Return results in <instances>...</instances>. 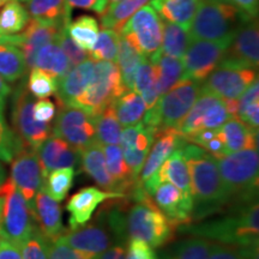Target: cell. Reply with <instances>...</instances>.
Here are the masks:
<instances>
[{"label":"cell","mask_w":259,"mask_h":259,"mask_svg":"<svg viewBox=\"0 0 259 259\" xmlns=\"http://www.w3.org/2000/svg\"><path fill=\"white\" fill-rule=\"evenodd\" d=\"M97 259H125V248L121 245L111 246Z\"/></svg>","instance_id":"cell-56"},{"label":"cell","mask_w":259,"mask_h":259,"mask_svg":"<svg viewBox=\"0 0 259 259\" xmlns=\"http://www.w3.org/2000/svg\"><path fill=\"white\" fill-rule=\"evenodd\" d=\"M121 74L114 61H95V72L88 88L72 105L97 116L125 92Z\"/></svg>","instance_id":"cell-8"},{"label":"cell","mask_w":259,"mask_h":259,"mask_svg":"<svg viewBox=\"0 0 259 259\" xmlns=\"http://www.w3.org/2000/svg\"><path fill=\"white\" fill-rule=\"evenodd\" d=\"M31 210L11 178L0 185V236L21 246L35 228Z\"/></svg>","instance_id":"cell-7"},{"label":"cell","mask_w":259,"mask_h":259,"mask_svg":"<svg viewBox=\"0 0 259 259\" xmlns=\"http://www.w3.org/2000/svg\"><path fill=\"white\" fill-rule=\"evenodd\" d=\"M149 2L151 0H120V2L112 3L101 15L102 27L114 29L120 32L132 15Z\"/></svg>","instance_id":"cell-36"},{"label":"cell","mask_w":259,"mask_h":259,"mask_svg":"<svg viewBox=\"0 0 259 259\" xmlns=\"http://www.w3.org/2000/svg\"><path fill=\"white\" fill-rule=\"evenodd\" d=\"M143 53L136 45L127 37L120 35L119 40L118 54H116V65L121 74V80L126 90L134 89L135 76L139 65L145 59Z\"/></svg>","instance_id":"cell-30"},{"label":"cell","mask_w":259,"mask_h":259,"mask_svg":"<svg viewBox=\"0 0 259 259\" xmlns=\"http://www.w3.org/2000/svg\"><path fill=\"white\" fill-rule=\"evenodd\" d=\"M227 2L251 17H257L259 0H227Z\"/></svg>","instance_id":"cell-55"},{"label":"cell","mask_w":259,"mask_h":259,"mask_svg":"<svg viewBox=\"0 0 259 259\" xmlns=\"http://www.w3.org/2000/svg\"><path fill=\"white\" fill-rule=\"evenodd\" d=\"M10 93H11V88L5 82V79L0 76V100H5Z\"/></svg>","instance_id":"cell-58"},{"label":"cell","mask_w":259,"mask_h":259,"mask_svg":"<svg viewBox=\"0 0 259 259\" xmlns=\"http://www.w3.org/2000/svg\"><path fill=\"white\" fill-rule=\"evenodd\" d=\"M223 59L258 69L259 29L257 18H248L236 28Z\"/></svg>","instance_id":"cell-17"},{"label":"cell","mask_w":259,"mask_h":259,"mask_svg":"<svg viewBox=\"0 0 259 259\" xmlns=\"http://www.w3.org/2000/svg\"><path fill=\"white\" fill-rule=\"evenodd\" d=\"M32 218L37 223L38 229L48 240L56 239L64 232L59 202L52 198L46 192L44 185L35 196L34 206H32Z\"/></svg>","instance_id":"cell-24"},{"label":"cell","mask_w":259,"mask_h":259,"mask_svg":"<svg viewBox=\"0 0 259 259\" xmlns=\"http://www.w3.org/2000/svg\"><path fill=\"white\" fill-rule=\"evenodd\" d=\"M155 136L156 135L151 130L145 127L142 121L125 126V128L121 130L119 143L124 160L135 179L138 180L139 171L143 167L149 150L154 143Z\"/></svg>","instance_id":"cell-16"},{"label":"cell","mask_w":259,"mask_h":259,"mask_svg":"<svg viewBox=\"0 0 259 259\" xmlns=\"http://www.w3.org/2000/svg\"><path fill=\"white\" fill-rule=\"evenodd\" d=\"M70 37L84 51H92L99 36V22L92 16L84 15L66 25Z\"/></svg>","instance_id":"cell-39"},{"label":"cell","mask_w":259,"mask_h":259,"mask_svg":"<svg viewBox=\"0 0 259 259\" xmlns=\"http://www.w3.org/2000/svg\"><path fill=\"white\" fill-rule=\"evenodd\" d=\"M80 163L83 171L95 181L97 186L109 192H118L115 183L107 170L103 147L97 139L80 150Z\"/></svg>","instance_id":"cell-26"},{"label":"cell","mask_w":259,"mask_h":259,"mask_svg":"<svg viewBox=\"0 0 259 259\" xmlns=\"http://www.w3.org/2000/svg\"><path fill=\"white\" fill-rule=\"evenodd\" d=\"M69 8L72 9H84L94 11L95 14L101 16L106 9L108 8V0H65Z\"/></svg>","instance_id":"cell-53"},{"label":"cell","mask_w":259,"mask_h":259,"mask_svg":"<svg viewBox=\"0 0 259 259\" xmlns=\"http://www.w3.org/2000/svg\"><path fill=\"white\" fill-rule=\"evenodd\" d=\"M120 32L114 29L103 28L90 51V58L95 61H114L119 48Z\"/></svg>","instance_id":"cell-44"},{"label":"cell","mask_w":259,"mask_h":259,"mask_svg":"<svg viewBox=\"0 0 259 259\" xmlns=\"http://www.w3.org/2000/svg\"><path fill=\"white\" fill-rule=\"evenodd\" d=\"M212 242L204 238H190L173 245L161 259H208Z\"/></svg>","instance_id":"cell-38"},{"label":"cell","mask_w":259,"mask_h":259,"mask_svg":"<svg viewBox=\"0 0 259 259\" xmlns=\"http://www.w3.org/2000/svg\"><path fill=\"white\" fill-rule=\"evenodd\" d=\"M130 194L135 204L130 208L125 222L128 238L147 242L151 247H161L169 242L174 238L176 226L157 208L151 196L139 183Z\"/></svg>","instance_id":"cell-3"},{"label":"cell","mask_w":259,"mask_h":259,"mask_svg":"<svg viewBox=\"0 0 259 259\" xmlns=\"http://www.w3.org/2000/svg\"><path fill=\"white\" fill-rule=\"evenodd\" d=\"M0 259H22L21 246L0 236Z\"/></svg>","instance_id":"cell-54"},{"label":"cell","mask_w":259,"mask_h":259,"mask_svg":"<svg viewBox=\"0 0 259 259\" xmlns=\"http://www.w3.org/2000/svg\"><path fill=\"white\" fill-rule=\"evenodd\" d=\"M200 89L202 83L181 79L158 99L153 108L145 111L142 122L155 135L164 128H178L199 96Z\"/></svg>","instance_id":"cell-6"},{"label":"cell","mask_w":259,"mask_h":259,"mask_svg":"<svg viewBox=\"0 0 259 259\" xmlns=\"http://www.w3.org/2000/svg\"><path fill=\"white\" fill-rule=\"evenodd\" d=\"M23 52L12 44H0V76L10 83L17 82L27 72Z\"/></svg>","instance_id":"cell-35"},{"label":"cell","mask_w":259,"mask_h":259,"mask_svg":"<svg viewBox=\"0 0 259 259\" xmlns=\"http://www.w3.org/2000/svg\"><path fill=\"white\" fill-rule=\"evenodd\" d=\"M161 183H169L178 187L185 196L192 197L191 194V180L187 162L183 153V147L178 148L169 155V157L162 163L157 173L150 180L142 184L145 192L149 196L154 193Z\"/></svg>","instance_id":"cell-20"},{"label":"cell","mask_w":259,"mask_h":259,"mask_svg":"<svg viewBox=\"0 0 259 259\" xmlns=\"http://www.w3.org/2000/svg\"><path fill=\"white\" fill-rule=\"evenodd\" d=\"M32 113H34L35 119L41 122H50L53 120L57 113V106L51 100L41 99L37 102H34L32 107Z\"/></svg>","instance_id":"cell-52"},{"label":"cell","mask_w":259,"mask_h":259,"mask_svg":"<svg viewBox=\"0 0 259 259\" xmlns=\"http://www.w3.org/2000/svg\"><path fill=\"white\" fill-rule=\"evenodd\" d=\"M57 42L59 44V46L61 50H63L65 56L69 59L71 66H76V65L83 63L84 60H87L89 58L87 51L80 48L78 45L70 37L66 25L60 30L59 35H58L57 37Z\"/></svg>","instance_id":"cell-49"},{"label":"cell","mask_w":259,"mask_h":259,"mask_svg":"<svg viewBox=\"0 0 259 259\" xmlns=\"http://www.w3.org/2000/svg\"><path fill=\"white\" fill-rule=\"evenodd\" d=\"M47 253L48 259H88L58 239H47Z\"/></svg>","instance_id":"cell-50"},{"label":"cell","mask_w":259,"mask_h":259,"mask_svg":"<svg viewBox=\"0 0 259 259\" xmlns=\"http://www.w3.org/2000/svg\"><path fill=\"white\" fill-rule=\"evenodd\" d=\"M192 41L189 29L180 24L163 22V32H162L161 51L167 56L181 59Z\"/></svg>","instance_id":"cell-37"},{"label":"cell","mask_w":259,"mask_h":259,"mask_svg":"<svg viewBox=\"0 0 259 259\" xmlns=\"http://www.w3.org/2000/svg\"><path fill=\"white\" fill-rule=\"evenodd\" d=\"M36 153L44 179L52 170L65 167L74 168L80 161V151L56 135H50L38 147Z\"/></svg>","instance_id":"cell-21"},{"label":"cell","mask_w":259,"mask_h":259,"mask_svg":"<svg viewBox=\"0 0 259 259\" xmlns=\"http://www.w3.org/2000/svg\"><path fill=\"white\" fill-rule=\"evenodd\" d=\"M109 4H112V3H116V2H120V0H108Z\"/></svg>","instance_id":"cell-60"},{"label":"cell","mask_w":259,"mask_h":259,"mask_svg":"<svg viewBox=\"0 0 259 259\" xmlns=\"http://www.w3.org/2000/svg\"><path fill=\"white\" fill-rule=\"evenodd\" d=\"M112 234H114L111 225L106 227L97 222L85 225L67 233H61L56 239L88 259H97L113 244ZM115 235V234H114Z\"/></svg>","instance_id":"cell-15"},{"label":"cell","mask_w":259,"mask_h":259,"mask_svg":"<svg viewBox=\"0 0 259 259\" xmlns=\"http://www.w3.org/2000/svg\"><path fill=\"white\" fill-rule=\"evenodd\" d=\"M11 163V179L32 213L35 196L45 183L36 150L24 145L12 158Z\"/></svg>","instance_id":"cell-14"},{"label":"cell","mask_w":259,"mask_h":259,"mask_svg":"<svg viewBox=\"0 0 259 259\" xmlns=\"http://www.w3.org/2000/svg\"><path fill=\"white\" fill-rule=\"evenodd\" d=\"M96 139L102 145L118 144L121 135V125L116 118L114 107L109 105L96 116Z\"/></svg>","instance_id":"cell-41"},{"label":"cell","mask_w":259,"mask_h":259,"mask_svg":"<svg viewBox=\"0 0 259 259\" xmlns=\"http://www.w3.org/2000/svg\"><path fill=\"white\" fill-rule=\"evenodd\" d=\"M0 44H12L18 47L19 35H8L0 30Z\"/></svg>","instance_id":"cell-57"},{"label":"cell","mask_w":259,"mask_h":259,"mask_svg":"<svg viewBox=\"0 0 259 259\" xmlns=\"http://www.w3.org/2000/svg\"><path fill=\"white\" fill-rule=\"evenodd\" d=\"M65 25L63 23L54 22H44L38 19H30L23 30V34L19 35L18 47L22 48L23 56L27 63L28 69H34L35 57L38 50L45 45L56 41L58 35Z\"/></svg>","instance_id":"cell-23"},{"label":"cell","mask_w":259,"mask_h":259,"mask_svg":"<svg viewBox=\"0 0 259 259\" xmlns=\"http://www.w3.org/2000/svg\"><path fill=\"white\" fill-rule=\"evenodd\" d=\"M248 18L251 16L226 0H202L189 32L192 40L232 41L236 28Z\"/></svg>","instance_id":"cell-4"},{"label":"cell","mask_w":259,"mask_h":259,"mask_svg":"<svg viewBox=\"0 0 259 259\" xmlns=\"http://www.w3.org/2000/svg\"><path fill=\"white\" fill-rule=\"evenodd\" d=\"M190 171L191 194H192V222L199 221L219 212L231 202L221 174L218 160L198 145H183Z\"/></svg>","instance_id":"cell-1"},{"label":"cell","mask_w":259,"mask_h":259,"mask_svg":"<svg viewBox=\"0 0 259 259\" xmlns=\"http://www.w3.org/2000/svg\"><path fill=\"white\" fill-rule=\"evenodd\" d=\"M163 19L153 6L144 5L132 15L122 27L120 35L127 37L145 57H151L161 48Z\"/></svg>","instance_id":"cell-12"},{"label":"cell","mask_w":259,"mask_h":259,"mask_svg":"<svg viewBox=\"0 0 259 259\" xmlns=\"http://www.w3.org/2000/svg\"><path fill=\"white\" fill-rule=\"evenodd\" d=\"M156 69L161 95L166 94L176 84L184 79V65L181 59L167 56L162 53L161 48L149 58Z\"/></svg>","instance_id":"cell-31"},{"label":"cell","mask_w":259,"mask_h":259,"mask_svg":"<svg viewBox=\"0 0 259 259\" xmlns=\"http://www.w3.org/2000/svg\"><path fill=\"white\" fill-rule=\"evenodd\" d=\"M2 2L5 3V2H10V0H2ZM17 2H18V0H17ZM22 2H28V0H22Z\"/></svg>","instance_id":"cell-61"},{"label":"cell","mask_w":259,"mask_h":259,"mask_svg":"<svg viewBox=\"0 0 259 259\" xmlns=\"http://www.w3.org/2000/svg\"><path fill=\"white\" fill-rule=\"evenodd\" d=\"M255 79V69L223 59L202 83V90L221 97L222 100L239 99Z\"/></svg>","instance_id":"cell-11"},{"label":"cell","mask_w":259,"mask_h":259,"mask_svg":"<svg viewBox=\"0 0 259 259\" xmlns=\"http://www.w3.org/2000/svg\"><path fill=\"white\" fill-rule=\"evenodd\" d=\"M21 253L22 259H48L47 239L37 226H35L29 238L21 245Z\"/></svg>","instance_id":"cell-46"},{"label":"cell","mask_w":259,"mask_h":259,"mask_svg":"<svg viewBox=\"0 0 259 259\" xmlns=\"http://www.w3.org/2000/svg\"><path fill=\"white\" fill-rule=\"evenodd\" d=\"M208 259H258V247H236L212 244Z\"/></svg>","instance_id":"cell-47"},{"label":"cell","mask_w":259,"mask_h":259,"mask_svg":"<svg viewBox=\"0 0 259 259\" xmlns=\"http://www.w3.org/2000/svg\"><path fill=\"white\" fill-rule=\"evenodd\" d=\"M71 11L65 0H28V14L38 21L69 24Z\"/></svg>","instance_id":"cell-33"},{"label":"cell","mask_w":259,"mask_h":259,"mask_svg":"<svg viewBox=\"0 0 259 259\" xmlns=\"http://www.w3.org/2000/svg\"><path fill=\"white\" fill-rule=\"evenodd\" d=\"M113 107L116 118L122 126L137 124L143 119L144 113L147 111L141 95L134 90H125L114 100Z\"/></svg>","instance_id":"cell-34"},{"label":"cell","mask_w":259,"mask_h":259,"mask_svg":"<svg viewBox=\"0 0 259 259\" xmlns=\"http://www.w3.org/2000/svg\"><path fill=\"white\" fill-rule=\"evenodd\" d=\"M95 72V60L88 58L73 69H70L63 78L58 80V90L56 93L57 102L64 105H72L84 90L88 88Z\"/></svg>","instance_id":"cell-25"},{"label":"cell","mask_w":259,"mask_h":259,"mask_svg":"<svg viewBox=\"0 0 259 259\" xmlns=\"http://www.w3.org/2000/svg\"><path fill=\"white\" fill-rule=\"evenodd\" d=\"M223 155L257 147L258 131L250 127L239 118H229L221 127Z\"/></svg>","instance_id":"cell-27"},{"label":"cell","mask_w":259,"mask_h":259,"mask_svg":"<svg viewBox=\"0 0 259 259\" xmlns=\"http://www.w3.org/2000/svg\"><path fill=\"white\" fill-rule=\"evenodd\" d=\"M151 198L174 226L192 222V197L185 196L171 184L161 183L151 194Z\"/></svg>","instance_id":"cell-19"},{"label":"cell","mask_w":259,"mask_h":259,"mask_svg":"<svg viewBox=\"0 0 259 259\" xmlns=\"http://www.w3.org/2000/svg\"><path fill=\"white\" fill-rule=\"evenodd\" d=\"M125 197L124 193L102 191L94 186L79 190L66 204V210L70 213L69 223L71 231L85 226L92 220L93 213L101 203L109 199H121Z\"/></svg>","instance_id":"cell-18"},{"label":"cell","mask_w":259,"mask_h":259,"mask_svg":"<svg viewBox=\"0 0 259 259\" xmlns=\"http://www.w3.org/2000/svg\"><path fill=\"white\" fill-rule=\"evenodd\" d=\"M3 4H4V3H3V2H2V0H0V6H2Z\"/></svg>","instance_id":"cell-62"},{"label":"cell","mask_w":259,"mask_h":259,"mask_svg":"<svg viewBox=\"0 0 259 259\" xmlns=\"http://www.w3.org/2000/svg\"><path fill=\"white\" fill-rule=\"evenodd\" d=\"M103 154H105L106 167L109 176L115 183L118 192L127 196V192H131L134 187L138 184V180L135 179L131 170L126 164L122 156V151L118 144L102 145Z\"/></svg>","instance_id":"cell-28"},{"label":"cell","mask_w":259,"mask_h":259,"mask_svg":"<svg viewBox=\"0 0 259 259\" xmlns=\"http://www.w3.org/2000/svg\"><path fill=\"white\" fill-rule=\"evenodd\" d=\"M125 259H158L154 247L147 242L131 239L125 250Z\"/></svg>","instance_id":"cell-51"},{"label":"cell","mask_w":259,"mask_h":259,"mask_svg":"<svg viewBox=\"0 0 259 259\" xmlns=\"http://www.w3.org/2000/svg\"><path fill=\"white\" fill-rule=\"evenodd\" d=\"M5 181V169L3 168L2 164H0V185Z\"/></svg>","instance_id":"cell-59"},{"label":"cell","mask_w":259,"mask_h":259,"mask_svg":"<svg viewBox=\"0 0 259 259\" xmlns=\"http://www.w3.org/2000/svg\"><path fill=\"white\" fill-rule=\"evenodd\" d=\"M231 41L192 40L181 58L184 65V78L203 83L221 64Z\"/></svg>","instance_id":"cell-13"},{"label":"cell","mask_w":259,"mask_h":259,"mask_svg":"<svg viewBox=\"0 0 259 259\" xmlns=\"http://www.w3.org/2000/svg\"><path fill=\"white\" fill-rule=\"evenodd\" d=\"M27 88L29 93L36 99H47L57 93L58 79L45 72L44 70L34 67L31 69L30 74L27 82Z\"/></svg>","instance_id":"cell-45"},{"label":"cell","mask_w":259,"mask_h":259,"mask_svg":"<svg viewBox=\"0 0 259 259\" xmlns=\"http://www.w3.org/2000/svg\"><path fill=\"white\" fill-rule=\"evenodd\" d=\"M29 14L17 0H10L0 9V30L12 35L22 31L29 23Z\"/></svg>","instance_id":"cell-40"},{"label":"cell","mask_w":259,"mask_h":259,"mask_svg":"<svg viewBox=\"0 0 259 259\" xmlns=\"http://www.w3.org/2000/svg\"><path fill=\"white\" fill-rule=\"evenodd\" d=\"M158 84L156 69H155L154 64L149 60V58H145L143 63L139 65L137 72L135 76L134 82V92L139 95L148 92L149 89L154 88L155 85Z\"/></svg>","instance_id":"cell-48"},{"label":"cell","mask_w":259,"mask_h":259,"mask_svg":"<svg viewBox=\"0 0 259 259\" xmlns=\"http://www.w3.org/2000/svg\"><path fill=\"white\" fill-rule=\"evenodd\" d=\"M58 103V113L52 132L77 150H83L96 139V116L76 106Z\"/></svg>","instance_id":"cell-10"},{"label":"cell","mask_w":259,"mask_h":259,"mask_svg":"<svg viewBox=\"0 0 259 259\" xmlns=\"http://www.w3.org/2000/svg\"><path fill=\"white\" fill-rule=\"evenodd\" d=\"M216 160L231 200L253 202L258 190V148L220 155Z\"/></svg>","instance_id":"cell-5"},{"label":"cell","mask_w":259,"mask_h":259,"mask_svg":"<svg viewBox=\"0 0 259 259\" xmlns=\"http://www.w3.org/2000/svg\"><path fill=\"white\" fill-rule=\"evenodd\" d=\"M4 105L5 100H0V161L11 162L25 144L6 122Z\"/></svg>","instance_id":"cell-43"},{"label":"cell","mask_w":259,"mask_h":259,"mask_svg":"<svg viewBox=\"0 0 259 259\" xmlns=\"http://www.w3.org/2000/svg\"><path fill=\"white\" fill-rule=\"evenodd\" d=\"M46 179V183H44L46 192L57 202H63L72 187L74 169L71 167L58 168L52 170Z\"/></svg>","instance_id":"cell-42"},{"label":"cell","mask_w":259,"mask_h":259,"mask_svg":"<svg viewBox=\"0 0 259 259\" xmlns=\"http://www.w3.org/2000/svg\"><path fill=\"white\" fill-rule=\"evenodd\" d=\"M34 96L29 93L27 83L22 82L14 93L11 120L14 131L29 148L37 150L38 147L50 137L52 126L37 121L32 113Z\"/></svg>","instance_id":"cell-9"},{"label":"cell","mask_w":259,"mask_h":259,"mask_svg":"<svg viewBox=\"0 0 259 259\" xmlns=\"http://www.w3.org/2000/svg\"><path fill=\"white\" fill-rule=\"evenodd\" d=\"M34 67L44 70L45 72L50 73L51 76L59 80L69 72L71 65L56 40L45 45L38 50L35 57Z\"/></svg>","instance_id":"cell-32"},{"label":"cell","mask_w":259,"mask_h":259,"mask_svg":"<svg viewBox=\"0 0 259 259\" xmlns=\"http://www.w3.org/2000/svg\"><path fill=\"white\" fill-rule=\"evenodd\" d=\"M180 231L198 238L235 247H258L259 206L257 202L240 203L234 212L203 223H189Z\"/></svg>","instance_id":"cell-2"},{"label":"cell","mask_w":259,"mask_h":259,"mask_svg":"<svg viewBox=\"0 0 259 259\" xmlns=\"http://www.w3.org/2000/svg\"><path fill=\"white\" fill-rule=\"evenodd\" d=\"M185 143V138L180 135L178 128L169 127L158 132L155 136V141L149 150L143 167L139 171L138 183L142 185L145 181L150 180L160 169L162 163L169 157V155Z\"/></svg>","instance_id":"cell-22"},{"label":"cell","mask_w":259,"mask_h":259,"mask_svg":"<svg viewBox=\"0 0 259 259\" xmlns=\"http://www.w3.org/2000/svg\"><path fill=\"white\" fill-rule=\"evenodd\" d=\"M202 0H151L160 17L189 29Z\"/></svg>","instance_id":"cell-29"}]
</instances>
